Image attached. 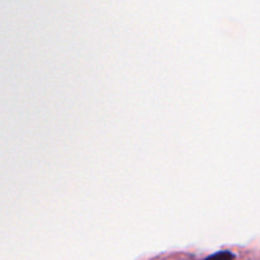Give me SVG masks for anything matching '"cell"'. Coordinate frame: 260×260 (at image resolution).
<instances>
[{"instance_id": "obj_1", "label": "cell", "mask_w": 260, "mask_h": 260, "mask_svg": "<svg viewBox=\"0 0 260 260\" xmlns=\"http://www.w3.org/2000/svg\"><path fill=\"white\" fill-rule=\"evenodd\" d=\"M205 260H235V255H234L231 251L222 250V251H218V253L213 254V255H210Z\"/></svg>"}]
</instances>
